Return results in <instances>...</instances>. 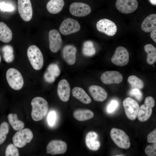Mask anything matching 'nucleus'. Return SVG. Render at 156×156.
Segmentation results:
<instances>
[{"label":"nucleus","instance_id":"423d86ee","mask_svg":"<svg viewBox=\"0 0 156 156\" xmlns=\"http://www.w3.org/2000/svg\"><path fill=\"white\" fill-rule=\"evenodd\" d=\"M155 105V100L153 97L148 96L145 98L144 104L140 106L139 109L137 117L140 121L145 122L149 119L152 114V108Z\"/></svg>","mask_w":156,"mask_h":156},{"label":"nucleus","instance_id":"ddd939ff","mask_svg":"<svg viewBox=\"0 0 156 156\" xmlns=\"http://www.w3.org/2000/svg\"><path fill=\"white\" fill-rule=\"evenodd\" d=\"M116 6L120 12L128 14L137 9L138 3L136 0H117L116 3Z\"/></svg>","mask_w":156,"mask_h":156},{"label":"nucleus","instance_id":"a211bd4d","mask_svg":"<svg viewBox=\"0 0 156 156\" xmlns=\"http://www.w3.org/2000/svg\"><path fill=\"white\" fill-rule=\"evenodd\" d=\"M85 142L87 147L91 151H97L101 146L98 135L97 133L94 131H90L87 133L85 136Z\"/></svg>","mask_w":156,"mask_h":156},{"label":"nucleus","instance_id":"1a4fd4ad","mask_svg":"<svg viewBox=\"0 0 156 156\" xmlns=\"http://www.w3.org/2000/svg\"><path fill=\"white\" fill-rule=\"evenodd\" d=\"M80 29V25L77 21L67 18L62 22L59 27V31L62 34L67 35L77 32Z\"/></svg>","mask_w":156,"mask_h":156},{"label":"nucleus","instance_id":"6ab92c4d","mask_svg":"<svg viewBox=\"0 0 156 156\" xmlns=\"http://www.w3.org/2000/svg\"><path fill=\"white\" fill-rule=\"evenodd\" d=\"M70 89L68 81L65 79L61 80L59 83L57 93L59 98L64 102H66L69 99Z\"/></svg>","mask_w":156,"mask_h":156},{"label":"nucleus","instance_id":"ea45409f","mask_svg":"<svg viewBox=\"0 0 156 156\" xmlns=\"http://www.w3.org/2000/svg\"><path fill=\"white\" fill-rule=\"evenodd\" d=\"M118 105V102L114 100L112 101L107 107V110L108 112L111 113L114 111Z\"/></svg>","mask_w":156,"mask_h":156},{"label":"nucleus","instance_id":"f257e3e1","mask_svg":"<svg viewBox=\"0 0 156 156\" xmlns=\"http://www.w3.org/2000/svg\"><path fill=\"white\" fill-rule=\"evenodd\" d=\"M32 109L31 116L35 121L42 120L47 114L49 109L48 104L47 101L41 97L34 98L31 103Z\"/></svg>","mask_w":156,"mask_h":156},{"label":"nucleus","instance_id":"20e7f679","mask_svg":"<svg viewBox=\"0 0 156 156\" xmlns=\"http://www.w3.org/2000/svg\"><path fill=\"white\" fill-rule=\"evenodd\" d=\"M6 78L10 86L15 90H19L23 87L24 79L21 73L16 69L11 68L7 70Z\"/></svg>","mask_w":156,"mask_h":156},{"label":"nucleus","instance_id":"c9c22d12","mask_svg":"<svg viewBox=\"0 0 156 156\" xmlns=\"http://www.w3.org/2000/svg\"><path fill=\"white\" fill-rule=\"evenodd\" d=\"M56 118V114L54 111H51L48 114L47 122L49 125L52 126L55 124Z\"/></svg>","mask_w":156,"mask_h":156},{"label":"nucleus","instance_id":"f3484780","mask_svg":"<svg viewBox=\"0 0 156 156\" xmlns=\"http://www.w3.org/2000/svg\"><path fill=\"white\" fill-rule=\"evenodd\" d=\"M77 49L73 45L65 46L62 51V57L64 61L69 65L74 64L76 61Z\"/></svg>","mask_w":156,"mask_h":156},{"label":"nucleus","instance_id":"473e14b6","mask_svg":"<svg viewBox=\"0 0 156 156\" xmlns=\"http://www.w3.org/2000/svg\"><path fill=\"white\" fill-rule=\"evenodd\" d=\"M47 71L55 77L58 76L60 73L59 66L55 64H50L48 68Z\"/></svg>","mask_w":156,"mask_h":156},{"label":"nucleus","instance_id":"bb28decb","mask_svg":"<svg viewBox=\"0 0 156 156\" xmlns=\"http://www.w3.org/2000/svg\"><path fill=\"white\" fill-rule=\"evenodd\" d=\"M9 121L15 130L19 131L24 128V122L18 119L17 114H10L8 115Z\"/></svg>","mask_w":156,"mask_h":156},{"label":"nucleus","instance_id":"393cba45","mask_svg":"<svg viewBox=\"0 0 156 156\" xmlns=\"http://www.w3.org/2000/svg\"><path fill=\"white\" fill-rule=\"evenodd\" d=\"M12 37V33L8 26L3 22H0V40L4 43L10 42Z\"/></svg>","mask_w":156,"mask_h":156},{"label":"nucleus","instance_id":"c85d7f7f","mask_svg":"<svg viewBox=\"0 0 156 156\" xmlns=\"http://www.w3.org/2000/svg\"><path fill=\"white\" fill-rule=\"evenodd\" d=\"M83 54L86 56H92L96 53V50L94 44L90 40L86 41L83 44L82 49Z\"/></svg>","mask_w":156,"mask_h":156},{"label":"nucleus","instance_id":"4be33fe9","mask_svg":"<svg viewBox=\"0 0 156 156\" xmlns=\"http://www.w3.org/2000/svg\"><path fill=\"white\" fill-rule=\"evenodd\" d=\"M73 96L81 102L88 104L91 102V99L85 90L79 87H75L72 90Z\"/></svg>","mask_w":156,"mask_h":156},{"label":"nucleus","instance_id":"f704fd0d","mask_svg":"<svg viewBox=\"0 0 156 156\" xmlns=\"http://www.w3.org/2000/svg\"><path fill=\"white\" fill-rule=\"evenodd\" d=\"M130 95L134 96L137 100L140 101L143 97V94L141 90L137 88H133L129 92Z\"/></svg>","mask_w":156,"mask_h":156},{"label":"nucleus","instance_id":"7c9ffc66","mask_svg":"<svg viewBox=\"0 0 156 156\" xmlns=\"http://www.w3.org/2000/svg\"><path fill=\"white\" fill-rule=\"evenodd\" d=\"M9 131V126L6 122H2L0 126V145L5 140Z\"/></svg>","mask_w":156,"mask_h":156},{"label":"nucleus","instance_id":"5701e85b","mask_svg":"<svg viewBox=\"0 0 156 156\" xmlns=\"http://www.w3.org/2000/svg\"><path fill=\"white\" fill-rule=\"evenodd\" d=\"M73 115L77 120L83 121L92 118L94 116L93 112L89 109H79L75 110Z\"/></svg>","mask_w":156,"mask_h":156},{"label":"nucleus","instance_id":"aec40b11","mask_svg":"<svg viewBox=\"0 0 156 156\" xmlns=\"http://www.w3.org/2000/svg\"><path fill=\"white\" fill-rule=\"evenodd\" d=\"M88 90L93 99L96 101L103 102L107 98V92L101 86L92 85L89 87Z\"/></svg>","mask_w":156,"mask_h":156},{"label":"nucleus","instance_id":"a19ab883","mask_svg":"<svg viewBox=\"0 0 156 156\" xmlns=\"http://www.w3.org/2000/svg\"><path fill=\"white\" fill-rule=\"evenodd\" d=\"M156 28H155L150 33V36L153 40L156 42Z\"/></svg>","mask_w":156,"mask_h":156},{"label":"nucleus","instance_id":"412c9836","mask_svg":"<svg viewBox=\"0 0 156 156\" xmlns=\"http://www.w3.org/2000/svg\"><path fill=\"white\" fill-rule=\"evenodd\" d=\"M156 27V14H152L146 17L142 22L141 28L146 32H149Z\"/></svg>","mask_w":156,"mask_h":156},{"label":"nucleus","instance_id":"37998d69","mask_svg":"<svg viewBox=\"0 0 156 156\" xmlns=\"http://www.w3.org/2000/svg\"><path fill=\"white\" fill-rule=\"evenodd\" d=\"M1 56L0 55V63L1 62Z\"/></svg>","mask_w":156,"mask_h":156},{"label":"nucleus","instance_id":"2f4dec72","mask_svg":"<svg viewBox=\"0 0 156 156\" xmlns=\"http://www.w3.org/2000/svg\"><path fill=\"white\" fill-rule=\"evenodd\" d=\"M19 155L18 149L14 144H11L7 146L5 151V156H18Z\"/></svg>","mask_w":156,"mask_h":156},{"label":"nucleus","instance_id":"79ce46f5","mask_svg":"<svg viewBox=\"0 0 156 156\" xmlns=\"http://www.w3.org/2000/svg\"><path fill=\"white\" fill-rule=\"evenodd\" d=\"M150 2L152 4L155 5L156 4V0H149Z\"/></svg>","mask_w":156,"mask_h":156},{"label":"nucleus","instance_id":"58836bf2","mask_svg":"<svg viewBox=\"0 0 156 156\" xmlns=\"http://www.w3.org/2000/svg\"><path fill=\"white\" fill-rule=\"evenodd\" d=\"M45 80L49 83H52L55 81V77L51 74L49 72H46L44 76Z\"/></svg>","mask_w":156,"mask_h":156},{"label":"nucleus","instance_id":"2eb2a0df","mask_svg":"<svg viewBox=\"0 0 156 156\" xmlns=\"http://www.w3.org/2000/svg\"><path fill=\"white\" fill-rule=\"evenodd\" d=\"M49 47L50 50L53 53H56L60 49L62 40L59 31L56 29L50 30L49 33Z\"/></svg>","mask_w":156,"mask_h":156},{"label":"nucleus","instance_id":"39448f33","mask_svg":"<svg viewBox=\"0 0 156 156\" xmlns=\"http://www.w3.org/2000/svg\"><path fill=\"white\" fill-rule=\"evenodd\" d=\"M33 137L32 131L29 129H22L17 132L12 138V141L16 147L22 148L29 143Z\"/></svg>","mask_w":156,"mask_h":156},{"label":"nucleus","instance_id":"c756f323","mask_svg":"<svg viewBox=\"0 0 156 156\" xmlns=\"http://www.w3.org/2000/svg\"><path fill=\"white\" fill-rule=\"evenodd\" d=\"M127 80L132 88L141 89L144 87V84L142 80L135 75L130 76Z\"/></svg>","mask_w":156,"mask_h":156},{"label":"nucleus","instance_id":"f03ea898","mask_svg":"<svg viewBox=\"0 0 156 156\" xmlns=\"http://www.w3.org/2000/svg\"><path fill=\"white\" fill-rule=\"evenodd\" d=\"M27 54L29 60L33 68L39 70L42 68L44 64L42 54L40 49L35 45L29 47Z\"/></svg>","mask_w":156,"mask_h":156},{"label":"nucleus","instance_id":"dca6fc26","mask_svg":"<svg viewBox=\"0 0 156 156\" xmlns=\"http://www.w3.org/2000/svg\"><path fill=\"white\" fill-rule=\"evenodd\" d=\"M101 81L106 84H118L123 80L122 75L116 71H108L104 72L101 75Z\"/></svg>","mask_w":156,"mask_h":156},{"label":"nucleus","instance_id":"4468645a","mask_svg":"<svg viewBox=\"0 0 156 156\" xmlns=\"http://www.w3.org/2000/svg\"><path fill=\"white\" fill-rule=\"evenodd\" d=\"M69 11L73 15L77 17H83L89 14L91 11L90 7L83 3L74 2L69 7Z\"/></svg>","mask_w":156,"mask_h":156},{"label":"nucleus","instance_id":"cd10ccee","mask_svg":"<svg viewBox=\"0 0 156 156\" xmlns=\"http://www.w3.org/2000/svg\"><path fill=\"white\" fill-rule=\"evenodd\" d=\"M1 50L3 53V58L5 61L8 63L12 62L14 59L13 47L9 45L3 46Z\"/></svg>","mask_w":156,"mask_h":156},{"label":"nucleus","instance_id":"7ed1b4c3","mask_svg":"<svg viewBox=\"0 0 156 156\" xmlns=\"http://www.w3.org/2000/svg\"><path fill=\"white\" fill-rule=\"evenodd\" d=\"M110 135L113 141L119 147L127 149L130 147L129 137L123 130L113 128L111 130Z\"/></svg>","mask_w":156,"mask_h":156},{"label":"nucleus","instance_id":"6e6552de","mask_svg":"<svg viewBox=\"0 0 156 156\" xmlns=\"http://www.w3.org/2000/svg\"><path fill=\"white\" fill-rule=\"evenodd\" d=\"M122 104L127 116L131 120L137 116L140 106L138 103L132 98L128 97L123 101Z\"/></svg>","mask_w":156,"mask_h":156},{"label":"nucleus","instance_id":"a878e982","mask_svg":"<svg viewBox=\"0 0 156 156\" xmlns=\"http://www.w3.org/2000/svg\"><path fill=\"white\" fill-rule=\"evenodd\" d=\"M145 51L147 54L146 59L147 63L152 65L156 62V49L152 44H148L144 47Z\"/></svg>","mask_w":156,"mask_h":156},{"label":"nucleus","instance_id":"72a5a7b5","mask_svg":"<svg viewBox=\"0 0 156 156\" xmlns=\"http://www.w3.org/2000/svg\"><path fill=\"white\" fill-rule=\"evenodd\" d=\"M147 146L145 150V152L148 156H155L156 155V143Z\"/></svg>","mask_w":156,"mask_h":156},{"label":"nucleus","instance_id":"e433bc0d","mask_svg":"<svg viewBox=\"0 0 156 156\" xmlns=\"http://www.w3.org/2000/svg\"><path fill=\"white\" fill-rule=\"evenodd\" d=\"M147 142L154 143L156 142V129L150 133L147 137Z\"/></svg>","mask_w":156,"mask_h":156},{"label":"nucleus","instance_id":"4c0bfd02","mask_svg":"<svg viewBox=\"0 0 156 156\" xmlns=\"http://www.w3.org/2000/svg\"><path fill=\"white\" fill-rule=\"evenodd\" d=\"M0 9L4 11H12L14 10L12 6L4 2L0 3Z\"/></svg>","mask_w":156,"mask_h":156},{"label":"nucleus","instance_id":"9b49d317","mask_svg":"<svg viewBox=\"0 0 156 156\" xmlns=\"http://www.w3.org/2000/svg\"><path fill=\"white\" fill-rule=\"evenodd\" d=\"M17 5L19 14L22 18L25 21H30L33 15L30 0H18Z\"/></svg>","mask_w":156,"mask_h":156},{"label":"nucleus","instance_id":"b1692460","mask_svg":"<svg viewBox=\"0 0 156 156\" xmlns=\"http://www.w3.org/2000/svg\"><path fill=\"white\" fill-rule=\"evenodd\" d=\"M64 5V0H50L47 3L46 7L49 13L56 14L62 10Z\"/></svg>","mask_w":156,"mask_h":156},{"label":"nucleus","instance_id":"0eeeda50","mask_svg":"<svg viewBox=\"0 0 156 156\" xmlns=\"http://www.w3.org/2000/svg\"><path fill=\"white\" fill-rule=\"evenodd\" d=\"M129 60V54L127 49L122 46L118 47L111 59L112 63L120 66L127 65Z\"/></svg>","mask_w":156,"mask_h":156},{"label":"nucleus","instance_id":"f8f14e48","mask_svg":"<svg viewBox=\"0 0 156 156\" xmlns=\"http://www.w3.org/2000/svg\"><path fill=\"white\" fill-rule=\"evenodd\" d=\"M67 145L66 143L62 140H53L50 141L46 148V152L52 155L62 154L66 151Z\"/></svg>","mask_w":156,"mask_h":156},{"label":"nucleus","instance_id":"9d476101","mask_svg":"<svg viewBox=\"0 0 156 156\" xmlns=\"http://www.w3.org/2000/svg\"><path fill=\"white\" fill-rule=\"evenodd\" d=\"M96 27L99 31L109 36H114L117 31L115 24L111 20L105 18L99 21L96 23Z\"/></svg>","mask_w":156,"mask_h":156}]
</instances>
